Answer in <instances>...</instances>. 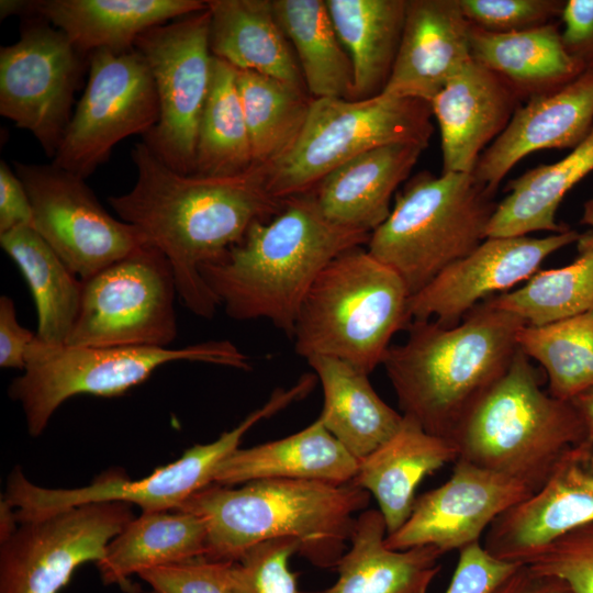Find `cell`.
Instances as JSON below:
<instances>
[{
	"label": "cell",
	"mask_w": 593,
	"mask_h": 593,
	"mask_svg": "<svg viewBox=\"0 0 593 593\" xmlns=\"http://www.w3.org/2000/svg\"><path fill=\"white\" fill-rule=\"evenodd\" d=\"M131 155L136 181L108 202L120 220L135 226L144 242L168 259L183 304L211 318L220 303L199 268L239 243L255 222L278 213L283 200L270 194L260 166L235 176L183 175L144 142L136 143Z\"/></svg>",
	"instance_id": "1"
},
{
	"label": "cell",
	"mask_w": 593,
	"mask_h": 593,
	"mask_svg": "<svg viewBox=\"0 0 593 593\" xmlns=\"http://www.w3.org/2000/svg\"><path fill=\"white\" fill-rule=\"evenodd\" d=\"M369 237L328 221L307 192L283 200L278 213L255 222L239 243L199 271L230 317L265 318L291 337L300 305L323 268Z\"/></svg>",
	"instance_id": "2"
},
{
	"label": "cell",
	"mask_w": 593,
	"mask_h": 593,
	"mask_svg": "<svg viewBox=\"0 0 593 593\" xmlns=\"http://www.w3.org/2000/svg\"><path fill=\"white\" fill-rule=\"evenodd\" d=\"M524 325L485 301L455 325L411 321L405 342L391 345L382 361L402 415L450 441L461 419L510 366Z\"/></svg>",
	"instance_id": "3"
},
{
	"label": "cell",
	"mask_w": 593,
	"mask_h": 593,
	"mask_svg": "<svg viewBox=\"0 0 593 593\" xmlns=\"http://www.w3.org/2000/svg\"><path fill=\"white\" fill-rule=\"evenodd\" d=\"M369 501L370 493L351 482L265 479L239 488L211 483L178 510L204 519L210 560L234 562L257 544L293 538L311 563L336 568Z\"/></svg>",
	"instance_id": "4"
},
{
	"label": "cell",
	"mask_w": 593,
	"mask_h": 593,
	"mask_svg": "<svg viewBox=\"0 0 593 593\" xmlns=\"http://www.w3.org/2000/svg\"><path fill=\"white\" fill-rule=\"evenodd\" d=\"M585 439L571 401L544 391L538 371L518 348L504 373L461 419L450 443L458 458L513 478L534 493L560 458Z\"/></svg>",
	"instance_id": "5"
},
{
	"label": "cell",
	"mask_w": 593,
	"mask_h": 593,
	"mask_svg": "<svg viewBox=\"0 0 593 593\" xmlns=\"http://www.w3.org/2000/svg\"><path fill=\"white\" fill-rule=\"evenodd\" d=\"M402 278L356 246L333 258L306 292L291 338L309 359L328 356L369 374L382 365L394 334L411 323Z\"/></svg>",
	"instance_id": "6"
},
{
	"label": "cell",
	"mask_w": 593,
	"mask_h": 593,
	"mask_svg": "<svg viewBox=\"0 0 593 593\" xmlns=\"http://www.w3.org/2000/svg\"><path fill=\"white\" fill-rule=\"evenodd\" d=\"M472 174H416L395 195L368 251L392 268L411 295L486 238L496 204Z\"/></svg>",
	"instance_id": "7"
},
{
	"label": "cell",
	"mask_w": 593,
	"mask_h": 593,
	"mask_svg": "<svg viewBox=\"0 0 593 593\" xmlns=\"http://www.w3.org/2000/svg\"><path fill=\"white\" fill-rule=\"evenodd\" d=\"M175 361L250 369L248 356L230 340H209L181 348L98 347L53 346L35 337L26 353L23 374L12 381L9 394L21 403L29 433L36 437L69 398L121 395L147 380L157 368Z\"/></svg>",
	"instance_id": "8"
},
{
	"label": "cell",
	"mask_w": 593,
	"mask_h": 593,
	"mask_svg": "<svg viewBox=\"0 0 593 593\" xmlns=\"http://www.w3.org/2000/svg\"><path fill=\"white\" fill-rule=\"evenodd\" d=\"M430 103L379 94L365 100L313 99L292 147L264 167L278 200L310 192L334 168L370 149L414 143L428 146L434 132Z\"/></svg>",
	"instance_id": "9"
},
{
	"label": "cell",
	"mask_w": 593,
	"mask_h": 593,
	"mask_svg": "<svg viewBox=\"0 0 593 593\" xmlns=\"http://www.w3.org/2000/svg\"><path fill=\"white\" fill-rule=\"evenodd\" d=\"M177 294L168 259L145 243L82 280L66 345L169 347L177 336Z\"/></svg>",
	"instance_id": "10"
},
{
	"label": "cell",
	"mask_w": 593,
	"mask_h": 593,
	"mask_svg": "<svg viewBox=\"0 0 593 593\" xmlns=\"http://www.w3.org/2000/svg\"><path fill=\"white\" fill-rule=\"evenodd\" d=\"M286 407V401L272 394L236 427L217 439L187 449L176 461L156 469L146 478L130 480L124 472L109 471L89 485L77 489H46L30 482L20 468L9 475L4 501L14 511L16 523L64 508L89 503L125 502L145 512L176 511L197 491L213 483L217 466L239 448L244 435L258 422Z\"/></svg>",
	"instance_id": "11"
},
{
	"label": "cell",
	"mask_w": 593,
	"mask_h": 593,
	"mask_svg": "<svg viewBox=\"0 0 593 593\" xmlns=\"http://www.w3.org/2000/svg\"><path fill=\"white\" fill-rule=\"evenodd\" d=\"M210 19L206 8L154 26L134 43L148 65L159 103L158 122L144 143L183 175L194 174L199 122L211 87Z\"/></svg>",
	"instance_id": "12"
},
{
	"label": "cell",
	"mask_w": 593,
	"mask_h": 593,
	"mask_svg": "<svg viewBox=\"0 0 593 593\" xmlns=\"http://www.w3.org/2000/svg\"><path fill=\"white\" fill-rule=\"evenodd\" d=\"M158 119L155 82L142 54L135 47L94 51L89 54L86 89L53 164L86 179L120 141L145 136Z\"/></svg>",
	"instance_id": "13"
},
{
	"label": "cell",
	"mask_w": 593,
	"mask_h": 593,
	"mask_svg": "<svg viewBox=\"0 0 593 593\" xmlns=\"http://www.w3.org/2000/svg\"><path fill=\"white\" fill-rule=\"evenodd\" d=\"M133 518L132 504L101 502L20 522L0 540V593H59Z\"/></svg>",
	"instance_id": "14"
},
{
	"label": "cell",
	"mask_w": 593,
	"mask_h": 593,
	"mask_svg": "<svg viewBox=\"0 0 593 593\" xmlns=\"http://www.w3.org/2000/svg\"><path fill=\"white\" fill-rule=\"evenodd\" d=\"M33 210L32 227L86 280L145 244L139 231L112 216L85 179L53 163H13Z\"/></svg>",
	"instance_id": "15"
},
{
	"label": "cell",
	"mask_w": 593,
	"mask_h": 593,
	"mask_svg": "<svg viewBox=\"0 0 593 593\" xmlns=\"http://www.w3.org/2000/svg\"><path fill=\"white\" fill-rule=\"evenodd\" d=\"M81 57L65 33L38 15L0 49V113L32 133L53 158L72 115Z\"/></svg>",
	"instance_id": "16"
},
{
	"label": "cell",
	"mask_w": 593,
	"mask_h": 593,
	"mask_svg": "<svg viewBox=\"0 0 593 593\" xmlns=\"http://www.w3.org/2000/svg\"><path fill=\"white\" fill-rule=\"evenodd\" d=\"M577 231L545 237H488L410 296V321L455 325L485 300L528 280L547 257L577 243Z\"/></svg>",
	"instance_id": "17"
},
{
	"label": "cell",
	"mask_w": 593,
	"mask_h": 593,
	"mask_svg": "<svg viewBox=\"0 0 593 593\" xmlns=\"http://www.w3.org/2000/svg\"><path fill=\"white\" fill-rule=\"evenodd\" d=\"M532 494L513 478L458 458L445 483L415 499L409 518L387 535L385 545L393 550L434 546L444 555L459 551L479 542L502 513Z\"/></svg>",
	"instance_id": "18"
},
{
	"label": "cell",
	"mask_w": 593,
	"mask_h": 593,
	"mask_svg": "<svg viewBox=\"0 0 593 593\" xmlns=\"http://www.w3.org/2000/svg\"><path fill=\"white\" fill-rule=\"evenodd\" d=\"M593 522V440L571 447L539 490L502 513L482 546L524 564L562 535Z\"/></svg>",
	"instance_id": "19"
},
{
	"label": "cell",
	"mask_w": 593,
	"mask_h": 593,
	"mask_svg": "<svg viewBox=\"0 0 593 593\" xmlns=\"http://www.w3.org/2000/svg\"><path fill=\"white\" fill-rule=\"evenodd\" d=\"M593 128V71L562 88L530 98L482 153L472 172L494 194L508 171L534 152L574 148Z\"/></svg>",
	"instance_id": "20"
},
{
	"label": "cell",
	"mask_w": 593,
	"mask_h": 593,
	"mask_svg": "<svg viewBox=\"0 0 593 593\" xmlns=\"http://www.w3.org/2000/svg\"><path fill=\"white\" fill-rule=\"evenodd\" d=\"M522 102L503 78L469 60L430 101L440 132L443 172L472 174Z\"/></svg>",
	"instance_id": "21"
},
{
	"label": "cell",
	"mask_w": 593,
	"mask_h": 593,
	"mask_svg": "<svg viewBox=\"0 0 593 593\" xmlns=\"http://www.w3.org/2000/svg\"><path fill=\"white\" fill-rule=\"evenodd\" d=\"M469 32L459 0H407L400 46L381 93L430 103L472 59Z\"/></svg>",
	"instance_id": "22"
},
{
	"label": "cell",
	"mask_w": 593,
	"mask_h": 593,
	"mask_svg": "<svg viewBox=\"0 0 593 593\" xmlns=\"http://www.w3.org/2000/svg\"><path fill=\"white\" fill-rule=\"evenodd\" d=\"M425 148L396 143L370 149L334 168L310 192L328 221L371 234L389 216L395 190Z\"/></svg>",
	"instance_id": "23"
},
{
	"label": "cell",
	"mask_w": 593,
	"mask_h": 593,
	"mask_svg": "<svg viewBox=\"0 0 593 593\" xmlns=\"http://www.w3.org/2000/svg\"><path fill=\"white\" fill-rule=\"evenodd\" d=\"M457 458L449 440L403 415L394 435L359 460L351 483L374 496L389 535L409 518L422 480Z\"/></svg>",
	"instance_id": "24"
},
{
	"label": "cell",
	"mask_w": 593,
	"mask_h": 593,
	"mask_svg": "<svg viewBox=\"0 0 593 593\" xmlns=\"http://www.w3.org/2000/svg\"><path fill=\"white\" fill-rule=\"evenodd\" d=\"M206 8L204 0H36L29 13L65 33L83 55L132 48L145 31Z\"/></svg>",
	"instance_id": "25"
},
{
	"label": "cell",
	"mask_w": 593,
	"mask_h": 593,
	"mask_svg": "<svg viewBox=\"0 0 593 593\" xmlns=\"http://www.w3.org/2000/svg\"><path fill=\"white\" fill-rule=\"evenodd\" d=\"M379 510L358 514L350 547L336 566V582L321 593H427L444 555L434 546L393 550Z\"/></svg>",
	"instance_id": "26"
},
{
	"label": "cell",
	"mask_w": 593,
	"mask_h": 593,
	"mask_svg": "<svg viewBox=\"0 0 593 593\" xmlns=\"http://www.w3.org/2000/svg\"><path fill=\"white\" fill-rule=\"evenodd\" d=\"M359 460L324 426L320 417L288 437L237 448L216 468L213 483L244 484L265 479L350 483Z\"/></svg>",
	"instance_id": "27"
},
{
	"label": "cell",
	"mask_w": 593,
	"mask_h": 593,
	"mask_svg": "<svg viewBox=\"0 0 593 593\" xmlns=\"http://www.w3.org/2000/svg\"><path fill=\"white\" fill-rule=\"evenodd\" d=\"M210 48L235 69L255 71L294 86L304 81L272 0H208Z\"/></svg>",
	"instance_id": "28"
},
{
	"label": "cell",
	"mask_w": 593,
	"mask_h": 593,
	"mask_svg": "<svg viewBox=\"0 0 593 593\" xmlns=\"http://www.w3.org/2000/svg\"><path fill=\"white\" fill-rule=\"evenodd\" d=\"M469 38L472 59L503 78L522 101L556 91L584 72L555 22L505 34L470 24Z\"/></svg>",
	"instance_id": "29"
},
{
	"label": "cell",
	"mask_w": 593,
	"mask_h": 593,
	"mask_svg": "<svg viewBox=\"0 0 593 593\" xmlns=\"http://www.w3.org/2000/svg\"><path fill=\"white\" fill-rule=\"evenodd\" d=\"M306 360L323 389L324 405L318 417L354 457L365 458L399 429L403 415L378 395L369 374L334 357Z\"/></svg>",
	"instance_id": "30"
},
{
	"label": "cell",
	"mask_w": 593,
	"mask_h": 593,
	"mask_svg": "<svg viewBox=\"0 0 593 593\" xmlns=\"http://www.w3.org/2000/svg\"><path fill=\"white\" fill-rule=\"evenodd\" d=\"M206 544V525L200 516L179 510L145 512L109 542L97 566L104 584L131 590L132 574L204 557Z\"/></svg>",
	"instance_id": "31"
},
{
	"label": "cell",
	"mask_w": 593,
	"mask_h": 593,
	"mask_svg": "<svg viewBox=\"0 0 593 593\" xmlns=\"http://www.w3.org/2000/svg\"><path fill=\"white\" fill-rule=\"evenodd\" d=\"M354 69L353 100L379 96L395 61L407 0H325Z\"/></svg>",
	"instance_id": "32"
},
{
	"label": "cell",
	"mask_w": 593,
	"mask_h": 593,
	"mask_svg": "<svg viewBox=\"0 0 593 593\" xmlns=\"http://www.w3.org/2000/svg\"><path fill=\"white\" fill-rule=\"evenodd\" d=\"M592 171L593 128L562 159L533 168L507 183L508 193L496 204L486 238L569 231L568 226L557 223V210L564 195Z\"/></svg>",
	"instance_id": "33"
},
{
	"label": "cell",
	"mask_w": 593,
	"mask_h": 593,
	"mask_svg": "<svg viewBox=\"0 0 593 593\" xmlns=\"http://www.w3.org/2000/svg\"><path fill=\"white\" fill-rule=\"evenodd\" d=\"M0 245L32 293L37 312L36 338L46 345H66L79 312L82 280L32 226L0 234Z\"/></svg>",
	"instance_id": "34"
},
{
	"label": "cell",
	"mask_w": 593,
	"mask_h": 593,
	"mask_svg": "<svg viewBox=\"0 0 593 593\" xmlns=\"http://www.w3.org/2000/svg\"><path fill=\"white\" fill-rule=\"evenodd\" d=\"M275 14L289 40L313 99L353 100L354 69L325 0H272Z\"/></svg>",
	"instance_id": "35"
},
{
	"label": "cell",
	"mask_w": 593,
	"mask_h": 593,
	"mask_svg": "<svg viewBox=\"0 0 593 593\" xmlns=\"http://www.w3.org/2000/svg\"><path fill=\"white\" fill-rule=\"evenodd\" d=\"M236 85L255 166L280 159L298 139L313 98L303 87L236 69Z\"/></svg>",
	"instance_id": "36"
},
{
	"label": "cell",
	"mask_w": 593,
	"mask_h": 593,
	"mask_svg": "<svg viewBox=\"0 0 593 593\" xmlns=\"http://www.w3.org/2000/svg\"><path fill=\"white\" fill-rule=\"evenodd\" d=\"M254 166L236 69L214 57L211 87L199 122L194 174L235 176Z\"/></svg>",
	"instance_id": "37"
},
{
	"label": "cell",
	"mask_w": 593,
	"mask_h": 593,
	"mask_svg": "<svg viewBox=\"0 0 593 593\" xmlns=\"http://www.w3.org/2000/svg\"><path fill=\"white\" fill-rule=\"evenodd\" d=\"M518 348L548 378V392L570 401L593 385V307L545 325H524Z\"/></svg>",
	"instance_id": "38"
},
{
	"label": "cell",
	"mask_w": 593,
	"mask_h": 593,
	"mask_svg": "<svg viewBox=\"0 0 593 593\" xmlns=\"http://www.w3.org/2000/svg\"><path fill=\"white\" fill-rule=\"evenodd\" d=\"M485 302L535 326L589 311L593 307V250L564 267L538 270L522 287Z\"/></svg>",
	"instance_id": "39"
},
{
	"label": "cell",
	"mask_w": 593,
	"mask_h": 593,
	"mask_svg": "<svg viewBox=\"0 0 593 593\" xmlns=\"http://www.w3.org/2000/svg\"><path fill=\"white\" fill-rule=\"evenodd\" d=\"M293 538H277L249 548L231 562L233 593H298V575L290 569V558L299 553Z\"/></svg>",
	"instance_id": "40"
},
{
	"label": "cell",
	"mask_w": 593,
	"mask_h": 593,
	"mask_svg": "<svg viewBox=\"0 0 593 593\" xmlns=\"http://www.w3.org/2000/svg\"><path fill=\"white\" fill-rule=\"evenodd\" d=\"M524 564L562 580L570 593H593V522L562 535Z\"/></svg>",
	"instance_id": "41"
},
{
	"label": "cell",
	"mask_w": 593,
	"mask_h": 593,
	"mask_svg": "<svg viewBox=\"0 0 593 593\" xmlns=\"http://www.w3.org/2000/svg\"><path fill=\"white\" fill-rule=\"evenodd\" d=\"M467 21L483 31L505 34L555 22L563 10L560 0H459Z\"/></svg>",
	"instance_id": "42"
},
{
	"label": "cell",
	"mask_w": 593,
	"mask_h": 593,
	"mask_svg": "<svg viewBox=\"0 0 593 593\" xmlns=\"http://www.w3.org/2000/svg\"><path fill=\"white\" fill-rule=\"evenodd\" d=\"M230 566L198 557L148 569L138 577L150 586L149 593H233Z\"/></svg>",
	"instance_id": "43"
},
{
	"label": "cell",
	"mask_w": 593,
	"mask_h": 593,
	"mask_svg": "<svg viewBox=\"0 0 593 593\" xmlns=\"http://www.w3.org/2000/svg\"><path fill=\"white\" fill-rule=\"evenodd\" d=\"M521 563L499 560L481 541L459 550V558L445 593H490Z\"/></svg>",
	"instance_id": "44"
},
{
	"label": "cell",
	"mask_w": 593,
	"mask_h": 593,
	"mask_svg": "<svg viewBox=\"0 0 593 593\" xmlns=\"http://www.w3.org/2000/svg\"><path fill=\"white\" fill-rule=\"evenodd\" d=\"M561 40L584 71H593V0L564 1Z\"/></svg>",
	"instance_id": "45"
},
{
	"label": "cell",
	"mask_w": 593,
	"mask_h": 593,
	"mask_svg": "<svg viewBox=\"0 0 593 593\" xmlns=\"http://www.w3.org/2000/svg\"><path fill=\"white\" fill-rule=\"evenodd\" d=\"M33 210L27 191L10 166L0 163V234L32 226Z\"/></svg>",
	"instance_id": "46"
},
{
	"label": "cell",
	"mask_w": 593,
	"mask_h": 593,
	"mask_svg": "<svg viewBox=\"0 0 593 593\" xmlns=\"http://www.w3.org/2000/svg\"><path fill=\"white\" fill-rule=\"evenodd\" d=\"M36 334L20 325L14 302L0 296V366L24 370L26 353Z\"/></svg>",
	"instance_id": "47"
},
{
	"label": "cell",
	"mask_w": 593,
	"mask_h": 593,
	"mask_svg": "<svg viewBox=\"0 0 593 593\" xmlns=\"http://www.w3.org/2000/svg\"><path fill=\"white\" fill-rule=\"evenodd\" d=\"M490 593H570L568 585L553 577L539 574L519 564Z\"/></svg>",
	"instance_id": "48"
},
{
	"label": "cell",
	"mask_w": 593,
	"mask_h": 593,
	"mask_svg": "<svg viewBox=\"0 0 593 593\" xmlns=\"http://www.w3.org/2000/svg\"><path fill=\"white\" fill-rule=\"evenodd\" d=\"M570 401L583 422L586 439L593 440V385Z\"/></svg>",
	"instance_id": "49"
},
{
	"label": "cell",
	"mask_w": 593,
	"mask_h": 593,
	"mask_svg": "<svg viewBox=\"0 0 593 593\" xmlns=\"http://www.w3.org/2000/svg\"><path fill=\"white\" fill-rule=\"evenodd\" d=\"M581 223L590 226V230L580 235L577 247L580 254L593 250V197L584 204Z\"/></svg>",
	"instance_id": "50"
},
{
	"label": "cell",
	"mask_w": 593,
	"mask_h": 593,
	"mask_svg": "<svg viewBox=\"0 0 593 593\" xmlns=\"http://www.w3.org/2000/svg\"><path fill=\"white\" fill-rule=\"evenodd\" d=\"M31 1L21 0H1L0 1V16L1 20L13 15L30 12Z\"/></svg>",
	"instance_id": "51"
}]
</instances>
